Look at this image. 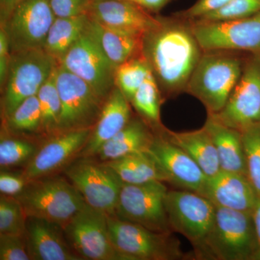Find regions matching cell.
<instances>
[{"label":"cell","instance_id":"42","mask_svg":"<svg viewBox=\"0 0 260 260\" xmlns=\"http://www.w3.org/2000/svg\"><path fill=\"white\" fill-rule=\"evenodd\" d=\"M22 0H0V25H3Z\"/></svg>","mask_w":260,"mask_h":260},{"label":"cell","instance_id":"11","mask_svg":"<svg viewBox=\"0 0 260 260\" xmlns=\"http://www.w3.org/2000/svg\"><path fill=\"white\" fill-rule=\"evenodd\" d=\"M59 64L86 82L99 96L105 100L116 86L117 66L102 50L89 28V23Z\"/></svg>","mask_w":260,"mask_h":260},{"label":"cell","instance_id":"35","mask_svg":"<svg viewBox=\"0 0 260 260\" xmlns=\"http://www.w3.org/2000/svg\"><path fill=\"white\" fill-rule=\"evenodd\" d=\"M259 12L260 0H231L218 9L194 20L208 22L230 21L246 18Z\"/></svg>","mask_w":260,"mask_h":260},{"label":"cell","instance_id":"12","mask_svg":"<svg viewBox=\"0 0 260 260\" xmlns=\"http://www.w3.org/2000/svg\"><path fill=\"white\" fill-rule=\"evenodd\" d=\"M189 21L203 51H235L260 55V12L230 21Z\"/></svg>","mask_w":260,"mask_h":260},{"label":"cell","instance_id":"26","mask_svg":"<svg viewBox=\"0 0 260 260\" xmlns=\"http://www.w3.org/2000/svg\"><path fill=\"white\" fill-rule=\"evenodd\" d=\"M104 162L117 174L123 184L136 185L153 181L166 182L161 169L149 151Z\"/></svg>","mask_w":260,"mask_h":260},{"label":"cell","instance_id":"2","mask_svg":"<svg viewBox=\"0 0 260 260\" xmlns=\"http://www.w3.org/2000/svg\"><path fill=\"white\" fill-rule=\"evenodd\" d=\"M248 54L235 51H203L186 93L198 99L208 114H218L239 81Z\"/></svg>","mask_w":260,"mask_h":260},{"label":"cell","instance_id":"15","mask_svg":"<svg viewBox=\"0 0 260 260\" xmlns=\"http://www.w3.org/2000/svg\"><path fill=\"white\" fill-rule=\"evenodd\" d=\"M63 231L72 249L82 259L124 260L109 237L108 215L88 205Z\"/></svg>","mask_w":260,"mask_h":260},{"label":"cell","instance_id":"39","mask_svg":"<svg viewBox=\"0 0 260 260\" xmlns=\"http://www.w3.org/2000/svg\"><path fill=\"white\" fill-rule=\"evenodd\" d=\"M29 182L30 181L23 174H12L2 171L0 174L1 194L15 198L25 189Z\"/></svg>","mask_w":260,"mask_h":260},{"label":"cell","instance_id":"29","mask_svg":"<svg viewBox=\"0 0 260 260\" xmlns=\"http://www.w3.org/2000/svg\"><path fill=\"white\" fill-rule=\"evenodd\" d=\"M56 68L37 93L42 114V134L49 136L57 132L61 114V100L56 83Z\"/></svg>","mask_w":260,"mask_h":260},{"label":"cell","instance_id":"27","mask_svg":"<svg viewBox=\"0 0 260 260\" xmlns=\"http://www.w3.org/2000/svg\"><path fill=\"white\" fill-rule=\"evenodd\" d=\"M89 20L88 14L67 18L56 17L48 32L43 49L59 64L67 52L86 29Z\"/></svg>","mask_w":260,"mask_h":260},{"label":"cell","instance_id":"25","mask_svg":"<svg viewBox=\"0 0 260 260\" xmlns=\"http://www.w3.org/2000/svg\"><path fill=\"white\" fill-rule=\"evenodd\" d=\"M162 133L168 139L187 153L207 177H213L221 170L215 145L204 126L182 133L164 127Z\"/></svg>","mask_w":260,"mask_h":260},{"label":"cell","instance_id":"33","mask_svg":"<svg viewBox=\"0 0 260 260\" xmlns=\"http://www.w3.org/2000/svg\"><path fill=\"white\" fill-rule=\"evenodd\" d=\"M241 132L247 177L260 197V124Z\"/></svg>","mask_w":260,"mask_h":260},{"label":"cell","instance_id":"4","mask_svg":"<svg viewBox=\"0 0 260 260\" xmlns=\"http://www.w3.org/2000/svg\"><path fill=\"white\" fill-rule=\"evenodd\" d=\"M15 198L23 207L27 218L47 220L62 229L87 205L72 183L60 177L30 181Z\"/></svg>","mask_w":260,"mask_h":260},{"label":"cell","instance_id":"20","mask_svg":"<svg viewBox=\"0 0 260 260\" xmlns=\"http://www.w3.org/2000/svg\"><path fill=\"white\" fill-rule=\"evenodd\" d=\"M130 104L120 89L114 87L104 102L99 119L80 153V158L95 156L103 145L129 124L133 119Z\"/></svg>","mask_w":260,"mask_h":260},{"label":"cell","instance_id":"43","mask_svg":"<svg viewBox=\"0 0 260 260\" xmlns=\"http://www.w3.org/2000/svg\"><path fill=\"white\" fill-rule=\"evenodd\" d=\"M252 216L258 243V251L255 260H260V198L253 210Z\"/></svg>","mask_w":260,"mask_h":260},{"label":"cell","instance_id":"17","mask_svg":"<svg viewBox=\"0 0 260 260\" xmlns=\"http://www.w3.org/2000/svg\"><path fill=\"white\" fill-rule=\"evenodd\" d=\"M93 128L64 132L51 135L31 160L23 174L29 181L47 177L60 170L79 156Z\"/></svg>","mask_w":260,"mask_h":260},{"label":"cell","instance_id":"8","mask_svg":"<svg viewBox=\"0 0 260 260\" xmlns=\"http://www.w3.org/2000/svg\"><path fill=\"white\" fill-rule=\"evenodd\" d=\"M166 210L172 232L186 238L198 252L213 229L216 206L198 193L177 189L168 191Z\"/></svg>","mask_w":260,"mask_h":260},{"label":"cell","instance_id":"38","mask_svg":"<svg viewBox=\"0 0 260 260\" xmlns=\"http://www.w3.org/2000/svg\"><path fill=\"white\" fill-rule=\"evenodd\" d=\"M231 0H198L187 9L173 13L181 18L192 20L200 18L210 12L218 9Z\"/></svg>","mask_w":260,"mask_h":260},{"label":"cell","instance_id":"6","mask_svg":"<svg viewBox=\"0 0 260 260\" xmlns=\"http://www.w3.org/2000/svg\"><path fill=\"white\" fill-rule=\"evenodd\" d=\"M108 229L113 246L124 260L184 259L179 242L171 234L153 232L116 215L108 216Z\"/></svg>","mask_w":260,"mask_h":260},{"label":"cell","instance_id":"41","mask_svg":"<svg viewBox=\"0 0 260 260\" xmlns=\"http://www.w3.org/2000/svg\"><path fill=\"white\" fill-rule=\"evenodd\" d=\"M152 15L158 13L174 0H130Z\"/></svg>","mask_w":260,"mask_h":260},{"label":"cell","instance_id":"18","mask_svg":"<svg viewBox=\"0 0 260 260\" xmlns=\"http://www.w3.org/2000/svg\"><path fill=\"white\" fill-rule=\"evenodd\" d=\"M88 15L92 20L111 28L140 34L160 23V15L150 14L130 0L92 1Z\"/></svg>","mask_w":260,"mask_h":260},{"label":"cell","instance_id":"40","mask_svg":"<svg viewBox=\"0 0 260 260\" xmlns=\"http://www.w3.org/2000/svg\"><path fill=\"white\" fill-rule=\"evenodd\" d=\"M10 56L11 54H10L8 38L4 30L0 28V84H1V87L4 85L7 74H8Z\"/></svg>","mask_w":260,"mask_h":260},{"label":"cell","instance_id":"10","mask_svg":"<svg viewBox=\"0 0 260 260\" xmlns=\"http://www.w3.org/2000/svg\"><path fill=\"white\" fill-rule=\"evenodd\" d=\"M65 174L88 206L108 216L115 215L123 183L105 162L81 158L68 166Z\"/></svg>","mask_w":260,"mask_h":260},{"label":"cell","instance_id":"32","mask_svg":"<svg viewBox=\"0 0 260 260\" xmlns=\"http://www.w3.org/2000/svg\"><path fill=\"white\" fill-rule=\"evenodd\" d=\"M27 218L23 207L13 197H0V234L25 237Z\"/></svg>","mask_w":260,"mask_h":260},{"label":"cell","instance_id":"31","mask_svg":"<svg viewBox=\"0 0 260 260\" xmlns=\"http://www.w3.org/2000/svg\"><path fill=\"white\" fill-rule=\"evenodd\" d=\"M151 73L148 63L140 54L132 58L116 68V86L118 87L129 102L137 90Z\"/></svg>","mask_w":260,"mask_h":260},{"label":"cell","instance_id":"36","mask_svg":"<svg viewBox=\"0 0 260 260\" xmlns=\"http://www.w3.org/2000/svg\"><path fill=\"white\" fill-rule=\"evenodd\" d=\"M25 237L0 234V260H30Z\"/></svg>","mask_w":260,"mask_h":260},{"label":"cell","instance_id":"7","mask_svg":"<svg viewBox=\"0 0 260 260\" xmlns=\"http://www.w3.org/2000/svg\"><path fill=\"white\" fill-rule=\"evenodd\" d=\"M56 83L61 100L60 118L56 134L93 128L105 99L60 64L56 68Z\"/></svg>","mask_w":260,"mask_h":260},{"label":"cell","instance_id":"22","mask_svg":"<svg viewBox=\"0 0 260 260\" xmlns=\"http://www.w3.org/2000/svg\"><path fill=\"white\" fill-rule=\"evenodd\" d=\"M203 126L215 145L221 170L247 177L242 132L219 122L210 115Z\"/></svg>","mask_w":260,"mask_h":260},{"label":"cell","instance_id":"28","mask_svg":"<svg viewBox=\"0 0 260 260\" xmlns=\"http://www.w3.org/2000/svg\"><path fill=\"white\" fill-rule=\"evenodd\" d=\"M162 100L161 92L152 73L137 90L130 104L152 129H162L160 107Z\"/></svg>","mask_w":260,"mask_h":260},{"label":"cell","instance_id":"21","mask_svg":"<svg viewBox=\"0 0 260 260\" xmlns=\"http://www.w3.org/2000/svg\"><path fill=\"white\" fill-rule=\"evenodd\" d=\"M60 226L47 220L27 219L25 239L30 259L80 260L64 239Z\"/></svg>","mask_w":260,"mask_h":260},{"label":"cell","instance_id":"24","mask_svg":"<svg viewBox=\"0 0 260 260\" xmlns=\"http://www.w3.org/2000/svg\"><path fill=\"white\" fill-rule=\"evenodd\" d=\"M89 28L106 55L116 66L142 54L144 34L111 28L91 18Z\"/></svg>","mask_w":260,"mask_h":260},{"label":"cell","instance_id":"13","mask_svg":"<svg viewBox=\"0 0 260 260\" xmlns=\"http://www.w3.org/2000/svg\"><path fill=\"white\" fill-rule=\"evenodd\" d=\"M55 19L50 0H22L0 25L8 38L10 54L43 48Z\"/></svg>","mask_w":260,"mask_h":260},{"label":"cell","instance_id":"23","mask_svg":"<svg viewBox=\"0 0 260 260\" xmlns=\"http://www.w3.org/2000/svg\"><path fill=\"white\" fill-rule=\"evenodd\" d=\"M143 119L133 118L129 124L107 142L96 154L101 161L107 162L148 151L155 134Z\"/></svg>","mask_w":260,"mask_h":260},{"label":"cell","instance_id":"9","mask_svg":"<svg viewBox=\"0 0 260 260\" xmlns=\"http://www.w3.org/2000/svg\"><path fill=\"white\" fill-rule=\"evenodd\" d=\"M162 181L121 186L115 215L153 232L171 234L166 210L168 190Z\"/></svg>","mask_w":260,"mask_h":260},{"label":"cell","instance_id":"37","mask_svg":"<svg viewBox=\"0 0 260 260\" xmlns=\"http://www.w3.org/2000/svg\"><path fill=\"white\" fill-rule=\"evenodd\" d=\"M92 0H50L53 12L56 18L88 14Z\"/></svg>","mask_w":260,"mask_h":260},{"label":"cell","instance_id":"5","mask_svg":"<svg viewBox=\"0 0 260 260\" xmlns=\"http://www.w3.org/2000/svg\"><path fill=\"white\" fill-rule=\"evenodd\" d=\"M2 88V114L6 119L24 101L37 95L58 62L43 48L11 53Z\"/></svg>","mask_w":260,"mask_h":260},{"label":"cell","instance_id":"14","mask_svg":"<svg viewBox=\"0 0 260 260\" xmlns=\"http://www.w3.org/2000/svg\"><path fill=\"white\" fill-rule=\"evenodd\" d=\"M208 115L239 131L260 124V55L248 54L225 107L218 114Z\"/></svg>","mask_w":260,"mask_h":260},{"label":"cell","instance_id":"3","mask_svg":"<svg viewBox=\"0 0 260 260\" xmlns=\"http://www.w3.org/2000/svg\"><path fill=\"white\" fill-rule=\"evenodd\" d=\"M257 251L252 212L216 207L213 229L196 256L200 259L255 260Z\"/></svg>","mask_w":260,"mask_h":260},{"label":"cell","instance_id":"34","mask_svg":"<svg viewBox=\"0 0 260 260\" xmlns=\"http://www.w3.org/2000/svg\"><path fill=\"white\" fill-rule=\"evenodd\" d=\"M38 148L21 138H2L0 142V167L11 168L28 164Z\"/></svg>","mask_w":260,"mask_h":260},{"label":"cell","instance_id":"16","mask_svg":"<svg viewBox=\"0 0 260 260\" xmlns=\"http://www.w3.org/2000/svg\"><path fill=\"white\" fill-rule=\"evenodd\" d=\"M162 128L157 130L148 151L161 169L166 182L178 189L203 194L208 177L187 153L168 139Z\"/></svg>","mask_w":260,"mask_h":260},{"label":"cell","instance_id":"1","mask_svg":"<svg viewBox=\"0 0 260 260\" xmlns=\"http://www.w3.org/2000/svg\"><path fill=\"white\" fill-rule=\"evenodd\" d=\"M203 53L190 21L174 14L160 15L158 25L143 35L142 54L164 99L186 93Z\"/></svg>","mask_w":260,"mask_h":260},{"label":"cell","instance_id":"44","mask_svg":"<svg viewBox=\"0 0 260 260\" xmlns=\"http://www.w3.org/2000/svg\"><path fill=\"white\" fill-rule=\"evenodd\" d=\"M92 1H95V0H92Z\"/></svg>","mask_w":260,"mask_h":260},{"label":"cell","instance_id":"19","mask_svg":"<svg viewBox=\"0 0 260 260\" xmlns=\"http://www.w3.org/2000/svg\"><path fill=\"white\" fill-rule=\"evenodd\" d=\"M202 195L216 207L243 212H252L260 198L248 177L223 170L208 178Z\"/></svg>","mask_w":260,"mask_h":260},{"label":"cell","instance_id":"30","mask_svg":"<svg viewBox=\"0 0 260 260\" xmlns=\"http://www.w3.org/2000/svg\"><path fill=\"white\" fill-rule=\"evenodd\" d=\"M3 120L8 133L42 134V114L37 95L24 101Z\"/></svg>","mask_w":260,"mask_h":260}]
</instances>
